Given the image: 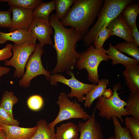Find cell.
Returning a JSON list of instances; mask_svg holds the SVG:
<instances>
[{"label": "cell", "instance_id": "d6a6232c", "mask_svg": "<svg viewBox=\"0 0 139 139\" xmlns=\"http://www.w3.org/2000/svg\"><path fill=\"white\" fill-rule=\"evenodd\" d=\"M11 13L9 10L0 11V27L10 28L11 24Z\"/></svg>", "mask_w": 139, "mask_h": 139}, {"label": "cell", "instance_id": "1f68e13d", "mask_svg": "<svg viewBox=\"0 0 139 139\" xmlns=\"http://www.w3.org/2000/svg\"><path fill=\"white\" fill-rule=\"evenodd\" d=\"M0 123L10 125L19 126V123L16 119L11 117L0 106Z\"/></svg>", "mask_w": 139, "mask_h": 139}, {"label": "cell", "instance_id": "f1b7e54d", "mask_svg": "<svg viewBox=\"0 0 139 139\" xmlns=\"http://www.w3.org/2000/svg\"><path fill=\"white\" fill-rule=\"evenodd\" d=\"M125 128L131 134L133 139H139V119L133 117L125 119Z\"/></svg>", "mask_w": 139, "mask_h": 139}, {"label": "cell", "instance_id": "e575fe53", "mask_svg": "<svg viewBox=\"0 0 139 139\" xmlns=\"http://www.w3.org/2000/svg\"><path fill=\"white\" fill-rule=\"evenodd\" d=\"M131 33L134 43L138 47L139 46V33L136 24L131 29Z\"/></svg>", "mask_w": 139, "mask_h": 139}, {"label": "cell", "instance_id": "836d02e7", "mask_svg": "<svg viewBox=\"0 0 139 139\" xmlns=\"http://www.w3.org/2000/svg\"><path fill=\"white\" fill-rule=\"evenodd\" d=\"M12 44H6L5 47L0 50V61L7 60L12 56Z\"/></svg>", "mask_w": 139, "mask_h": 139}, {"label": "cell", "instance_id": "ac0fdd59", "mask_svg": "<svg viewBox=\"0 0 139 139\" xmlns=\"http://www.w3.org/2000/svg\"><path fill=\"white\" fill-rule=\"evenodd\" d=\"M105 53L111 59L113 65L119 64L125 66L135 65L139 63V61L135 59L129 57L123 54L110 43L109 44L108 48L106 50Z\"/></svg>", "mask_w": 139, "mask_h": 139}, {"label": "cell", "instance_id": "5b68a950", "mask_svg": "<svg viewBox=\"0 0 139 139\" xmlns=\"http://www.w3.org/2000/svg\"><path fill=\"white\" fill-rule=\"evenodd\" d=\"M121 88V85L118 83L113 87V95L111 97L107 98L101 96L97 98L95 108L100 111L99 116L110 121L112 117L115 116L123 123L122 116L128 115L125 108L126 102L121 99L117 92Z\"/></svg>", "mask_w": 139, "mask_h": 139}, {"label": "cell", "instance_id": "74e56055", "mask_svg": "<svg viewBox=\"0 0 139 139\" xmlns=\"http://www.w3.org/2000/svg\"><path fill=\"white\" fill-rule=\"evenodd\" d=\"M108 139H115L114 136H112L109 138Z\"/></svg>", "mask_w": 139, "mask_h": 139}, {"label": "cell", "instance_id": "d590c367", "mask_svg": "<svg viewBox=\"0 0 139 139\" xmlns=\"http://www.w3.org/2000/svg\"><path fill=\"white\" fill-rule=\"evenodd\" d=\"M8 67L0 66V83L1 82V78L3 75L7 74L10 71Z\"/></svg>", "mask_w": 139, "mask_h": 139}, {"label": "cell", "instance_id": "603a6c76", "mask_svg": "<svg viewBox=\"0 0 139 139\" xmlns=\"http://www.w3.org/2000/svg\"><path fill=\"white\" fill-rule=\"evenodd\" d=\"M55 10V0L47 3L42 2L33 10V15L34 18L48 20L49 14Z\"/></svg>", "mask_w": 139, "mask_h": 139}, {"label": "cell", "instance_id": "30bf717a", "mask_svg": "<svg viewBox=\"0 0 139 139\" xmlns=\"http://www.w3.org/2000/svg\"><path fill=\"white\" fill-rule=\"evenodd\" d=\"M28 30L38 40L41 48L46 44H53L50 37V35L53 33V28L50 26L48 20L34 18Z\"/></svg>", "mask_w": 139, "mask_h": 139}, {"label": "cell", "instance_id": "7c38bea8", "mask_svg": "<svg viewBox=\"0 0 139 139\" xmlns=\"http://www.w3.org/2000/svg\"><path fill=\"white\" fill-rule=\"evenodd\" d=\"M95 108L90 118L85 122H79L77 125L80 135L79 139H103L100 124L95 119Z\"/></svg>", "mask_w": 139, "mask_h": 139}, {"label": "cell", "instance_id": "6da1fadb", "mask_svg": "<svg viewBox=\"0 0 139 139\" xmlns=\"http://www.w3.org/2000/svg\"><path fill=\"white\" fill-rule=\"evenodd\" d=\"M50 26L54 29V44L57 62L52 74L66 72L69 76L75 69L80 52L76 49L77 43L83 37L72 28L68 29L63 26L54 14L49 16Z\"/></svg>", "mask_w": 139, "mask_h": 139}, {"label": "cell", "instance_id": "9a60e30c", "mask_svg": "<svg viewBox=\"0 0 139 139\" xmlns=\"http://www.w3.org/2000/svg\"><path fill=\"white\" fill-rule=\"evenodd\" d=\"M85 96L84 105L85 108H90L95 100L101 96L108 98L113 95L112 90L110 89H107V86L109 84L108 80L102 79Z\"/></svg>", "mask_w": 139, "mask_h": 139}, {"label": "cell", "instance_id": "52a82bcc", "mask_svg": "<svg viewBox=\"0 0 139 139\" xmlns=\"http://www.w3.org/2000/svg\"><path fill=\"white\" fill-rule=\"evenodd\" d=\"M44 52L39 44H36L34 51L30 56L26 64V71L19 82L20 86L24 88L29 87L31 80L41 75H44L47 81H50V72L44 68L41 60V56Z\"/></svg>", "mask_w": 139, "mask_h": 139}, {"label": "cell", "instance_id": "5bb4252c", "mask_svg": "<svg viewBox=\"0 0 139 139\" xmlns=\"http://www.w3.org/2000/svg\"><path fill=\"white\" fill-rule=\"evenodd\" d=\"M111 36H117L125 42H134L131 30L124 20L121 13L113 20L106 27Z\"/></svg>", "mask_w": 139, "mask_h": 139}, {"label": "cell", "instance_id": "8992f818", "mask_svg": "<svg viewBox=\"0 0 139 139\" xmlns=\"http://www.w3.org/2000/svg\"><path fill=\"white\" fill-rule=\"evenodd\" d=\"M56 103L59 106V112L55 120L48 124L50 128L54 129L57 124L65 120L81 118L85 121L90 117V115L84 111L76 100L71 101L64 92L60 93Z\"/></svg>", "mask_w": 139, "mask_h": 139}, {"label": "cell", "instance_id": "3957f363", "mask_svg": "<svg viewBox=\"0 0 139 139\" xmlns=\"http://www.w3.org/2000/svg\"><path fill=\"white\" fill-rule=\"evenodd\" d=\"M132 0H105L97 20L83 39L84 45L89 47L92 43L97 33L106 27L113 20L119 15Z\"/></svg>", "mask_w": 139, "mask_h": 139}, {"label": "cell", "instance_id": "f546056e", "mask_svg": "<svg viewBox=\"0 0 139 139\" xmlns=\"http://www.w3.org/2000/svg\"><path fill=\"white\" fill-rule=\"evenodd\" d=\"M111 36L109 31L106 27L101 30L93 40L92 43L94 48L97 49L103 48L105 42Z\"/></svg>", "mask_w": 139, "mask_h": 139}, {"label": "cell", "instance_id": "9c48e42d", "mask_svg": "<svg viewBox=\"0 0 139 139\" xmlns=\"http://www.w3.org/2000/svg\"><path fill=\"white\" fill-rule=\"evenodd\" d=\"M70 79H67L61 74L58 73L51 75L50 84L56 86L57 83H61L69 87L71 92L67 96L68 98L75 97L79 102H83L85 100L84 95L86 94L96 85V84H88L83 83L75 78L73 72L70 75Z\"/></svg>", "mask_w": 139, "mask_h": 139}, {"label": "cell", "instance_id": "2e32d148", "mask_svg": "<svg viewBox=\"0 0 139 139\" xmlns=\"http://www.w3.org/2000/svg\"><path fill=\"white\" fill-rule=\"evenodd\" d=\"M0 127L5 132L6 139H30L38 128L37 125L33 127L25 128L1 123Z\"/></svg>", "mask_w": 139, "mask_h": 139}, {"label": "cell", "instance_id": "484cf974", "mask_svg": "<svg viewBox=\"0 0 139 139\" xmlns=\"http://www.w3.org/2000/svg\"><path fill=\"white\" fill-rule=\"evenodd\" d=\"M56 18L60 21L67 13L75 0H55Z\"/></svg>", "mask_w": 139, "mask_h": 139}, {"label": "cell", "instance_id": "83f0119b", "mask_svg": "<svg viewBox=\"0 0 139 139\" xmlns=\"http://www.w3.org/2000/svg\"><path fill=\"white\" fill-rule=\"evenodd\" d=\"M114 127V135L115 139H133L129 131L125 127H123L118 118L115 116H112Z\"/></svg>", "mask_w": 139, "mask_h": 139}, {"label": "cell", "instance_id": "ba28073f", "mask_svg": "<svg viewBox=\"0 0 139 139\" xmlns=\"http://www.w3.org/2000/svg\"><path fill=\"white\" fill-rule=\"evenodd\" d=\"M36 44H27L22 45H13V54L9 60L4 61L5 65L14 67V76L16 78H22L28 59L34 51Z\"/></svg>", "mask_w": 139, "mask_h": 139}, {"label": "cell", "instance_id": "f35d334b", "mask_svg": "<svg viewBox=\"0 0 139 139\" xmlns=\"http://www.w3.org/2000/svg\"></svg>", "mask_w": 139, "mask_h": 139}, {"label": "cell", "instance_id": "e0dca14e", "mask_svg": "<svg viewBox=\"0 0 139 139\" xmlns=\"http://www.w3.org/2000/svg\"><path fill=\"white\" fill-rule=\"evenodd\" d=\"M123 73L127 86L132 92H139V65L125 66Z\"/></svg>", "mask_w": 139, "mask_h": 139}, {"label": "cell", "instance_id": "8fae6325", "mask_svg": "<svg viewBox=\"0 0 139 139\" xmlns=\"http://www.w3.org/2000/svg\"><path fill=\"white\" fill-rule=\"evenodd\" d=\"M9 10L12 13L9 32L20 29L28 30L33 19L32 10L10 6Z\"/></svg>", "mask_w": 139, "mask_h": 139}, {"label": "cell", "instance_id": "d6986e66", "mask_svg": "<svg viewBox=\"0 0 139 139\" xmlns=\"http://www.w3.org/2000/svg\"><path fill=\"white\" fill-rule=\"evenodd\" d=\"M79 132L77 125L74 123H63L56 128V139H78Z\"/></svg>", "mask_w": 139, "mask_h": 139}, {"label": "cell", "instance_id": "277c9868", "mask_svg": "<svg viewBox=\"0 0 139 139\" xmlns=\"http://www.w3.org/2000/svg\"><path fill=\"white\" fill-rule=\"evenodd\" d=\"M106 50L103 47L97 49L91 45L86 50L80 53L76 67L79 70L86 69L88 73V80L93 83L97 84L99 81L98 68L100 63L110 59L105 53Z\"/></svg>", "mask_w": 139, "mask_h": 139}, {"label": "cell", "instance_id": "7a4b0ae2", "mask_svg": "<svg viewBox=\"0 0 139 139\" xmlns=\"http://www.w3.org/2000/svg\"><path fill=\"white\" fill-rule=\"evenodd\" d=\"M104 2L103 0H75L60 22L65 27H71L83 37L89 32Z\"/></svg>", "mask_w": 139, "mask_h": 139}, {"label": "cell", "instance_id": "4dcf8cb0", "mask_svg": "<svg viewBox=\"0 0 139 139\" xmlns=\"http://www.w3.org/2000/svg\"><path fill=\"white\" fill-rule=\"evenodd\" d=\"M44 104V100L42 97L38 95L30 96L28 99L27 105L31 110L34 111L40 109Z\"/></svg>", "mask_w": 139, "mask_h": 139}, {"label": "cell", "instance_id": "ab89813d", "mask_svg": "<svg viewBox=\"0 0 139 139\" xmlns=\"http://www.w3.org/2000/svg\"></svg>", "mask_w": 139, "mask_h": 139}, {"label": "cell", "instance_id": "7402d4cb", "mask_svg": "<svg viewBox=\"0 0 139 139\" xmlns=\"http://www.w3.org/2000/svg\"><path fill=\"white\" fill-rule=\"evenodd\" d=\"M125 109L128 115L139 119V92H131L127 99Z\"/></svg>", "mask_w": 139, "mask_h": 139}, {"label": "cell", "instance_id": "cb8c5ba5", "mask_svg": "<svg viewBox=\"0 0 139 139\" xmlns=\"http://www.w3.org/2000/svg\"><path fill=\"white\" fill-rule=\"evenodd\" d=\"M18 101V99L14 95L13 92L6 90L2 95L0 106L11 117L14 118L12 112L13 107Z\"/></svg>", "mask_w": 139, "mask_h": 139}, {"label": "cell", "instance_id": "8d00e7d4", "mask_svg": "<svg viewBox=\"0 0 139 139\" xmlns=\"http://www.w3.org/2000/svg\"><path fill=\"white\" fill-rule=\"evenodd\" d=\"M6 135L5 131L0 128V139H6Z\"/></svg>", "mask_w": 139, "mask_h": 139}, {"label": "cell", "instance_id": "ffe728a7", "mask_svg": "<svg viewBox=\"0 0 139 139\" xmlns=\"http://www.w3.org/2000/svg\"><path fill=\"white\" fill-rule=\"evenodd\" d=\"M37 124V129L30 139H56L54 129L50 128L45 119L39 120Z\"/></svg>", "mask_w": 139, "mask_h": 139}, {"label": "cell", "instance_id": "4316f807", "mask_svg": "<svg viewBox=\"0 0 139 139\" xmlns=\"http://www.w3.org/2000/svg\"><path fill=\"white\" fill-rule=\"evenodd\" d=\"M42 2L41 0H0V2H6L10 6L33 11Z\"/></svg>", "mask_w": 139, "mask_h": 139}, {"label": "cell", "instance_id": "4fadbf2b", "mask_svg": "<svg viewBox=\"0 0 139 139\" xmlns=\"http://www.w3.org/2000/svg\"><path fill=\"white\" fill-rule=\"evenodd\" d=\"M37 39L28 30L20 29L8 33L0 31V44H3L8 41L14 44L22 45L27 44H36Z\"/></svg>", "mask_w": 139, "mask_h": 139}, {"label": "cell", "instance_id": "44dd1931", "mask_svg": "<svg viewBox=\"0 0 139 139\" xmlns=\"http://www.w3.org/2000/svg\"><path fill=\"white\" fill-rule=\"evenodd\" d=\"M139 13L138 3H131L127 6L121 14L125 21L131 29L136 24L137 17Z\"/></svg>", "mask_w": 139, "mask_h": 139}, {"label": "cell", "instance_id": "d4e9b609", "mask_svg": "<svg viewBox=\"0 0 139 139\" xmlns=\"http://www.w3.org/2000/svg\"><path fill=\"white\" fill-rule=\"evenodd\" d=\"M121 53H125L139 61V49L134 42H123L114 46Z\"/></svg>", "mask_w": 139, "mask_h": 139}]
</instances>
